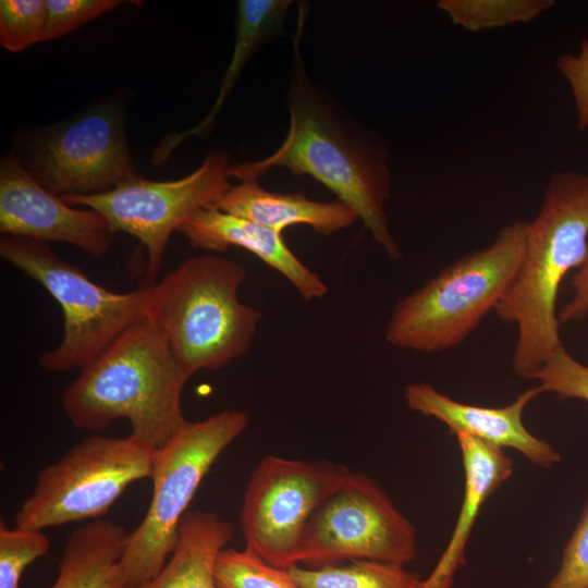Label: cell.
<instances>
[{
    "instance_id": "29",
    "label": "cell",
    "mask_w": 588,
    "mask_h": 588,
    "mask_svg": "<svg viewBox=\"0 0 588 588\" xmlns=\"http://www.w3.org/2000/svg\"><path fill=\"white\" fill-rule=\"evenodd\" d=\"M555 66L569 84L577 112V126L583 131L588 127V40L581 39L576 54H560Z\"/></svg>"
},
{
    "instance_id": "11",
    "label": "cell",
    "mask_w": 588,
    "mask_h": 588,
    "mask_svg": "<svg viewBox=\"0 0 588 588\" xmlns=\"http://www.w3.org/2000/svg\"><path fill=\"white\" fill-rule=\"evenodd\" d=\"M352 471L330 461L290 460L268 455L247 483L240 525L245 547L271 565H297L305 525L316 507Z\"/></svg>"
},
{
    "instance_id": "4",
    "label": "cell",
    "mask_w": 588,
    "mask_h": 588,
    "mask_svg": "<svg viewBox=\"0 0 588 588\" xmlns=\"http://www.w3.org/2000/svg\"><path fill=\"white\" fill-rule=\"evenodd\" d=\"M246 278L238 262L204 255L150 285L146 318L186 377L219 370L250 348L262 314L238 298Z\"/></svg>"
},
{
    "instance_id": "27",
    "label": "cell",
    "mask_w": 588,
    "mask_h": 588,
    "mask_svg": "<svg viewBox=\"0 0 588 588\" xmlns=\"http://www.w3.org/2000/svg\"><path fill=\"white\" fill-rule=\"evenodd\" d=\"M543 588H588V494L560 566Z\"/></svg>"
},
{
    "instance_id": "14",
    "label": "cell",
    "mask_w": 588,
    "mask_h": 588,
    "mask_svg": "<svg viewBox=\"0 0 588 588\" xmlns=\"http://www.w3.org/2000/svg\"><path fill=\"white\" fill-rule=\"evenodd\" d=\"M541 393L536 385L506 406L488 407L455 401L429 383L414 382L405 387L404 399L411 409L445 424L451 434L464 433L502 450L514 449L536 466L549 469L561 462V454L523 421L526 406Z\"/></svg>"
},
{
    "instance_id": "25",
    "label": "cell",
    "mask_w": 588,
    "mask_h": 588,
    "mask_svg": "<svg viewBox=\"0 0 588 588\" xmlns=\"http://www.w3.org/2000/svg\"><path fill=\"white\" fill-rule=\"evenodd\" d=\"M46 22V0H1V46L9 51L19 52L44 41Z\"/></svg>"
},
{
    "instance_id": "30",
    "label": "cell",
    "mask_w": 588,
    "mask_h": 588,
    "mask_svg": "<svg viewBox=\"0 0 588 588\" xmlns=\"http://www.w3.org/2000/svg\"><path fill=\"white\" fill-rule=\"evenodd\" d=\"M574 297L559 311V321H581L588 315V256L572 279Z\"/></svg>"
},
{
    "instance_id": "23",
    "label": "cell",
    "mask_w": 588,
    "mask_h": 588,
    "mask_svg": "<svg viewBox=\"0 0 588 588\" xmlns=\"http://www.w3.org/2000/svg\"><path fill=\"white\" fill-rule=\"evenodd\" d=\"M217 588H299L287 569L269 564L248 548H224L215 564Z\"/></svg>"
},
{
    "instance_id": "28",
    "label": "cell",
    "mask_w": 588,
    "mask_h": 588,
    "mask_svg": "<svg viewBox=\"0 0 588 588\" xmlns=\"http://www.w3.org/2000/svg\"><path fill=\"white\" fill-rule=\"evenodd\" d=\"M124 3L120 0H46L47 22L44 41L60 38L84 23Z\"/></svg>"
},
{
    "instance_id": "3",
    "label": "cell",
    "mask_w": 588,
    "mask_h": 588,
    "mask_svg": "<svg viewBox=\"0 0 588 588\" xmlns=\"http://www.w3.org/2000/svg\"><path fill=\"white\" fill-rule=\"evenodd\" d=\"M588 256V174L555 172L541 207L528 222L523 260L509 290L495 307L500 320L515 323L518 338L512 369L531 379L563 344L556 299L566 273Z\"/></svg>"
},
{
    "instance_id": "16",
    "label": "cell",
    "mask_w": 588,
    "mask_h": 588,
    "mask_svg": "<svg viewBox=\"0 0 588 588\" xmlns=\"http://www.w3.org/2000/svg\"><path fill=\"white\" fill-rule=\"evenodd\" d=\"M464 470V495L453 534L421 588H451L465 563V549L487 500L513 475V462L500 448L470 436H455Z\"/></svg>"
},
{
    "instance_id": "9",
    "label": "cell",
    "mask_w": 588,
    "mask_h": 588,
    "mask_svg": "<svg viewBox=\"0 0 588 588\" xmlns=\"http://www.w3.org/2000/svg\"><path fill=\"white\" fill-rule=\"evenodd\" d=\"M416 558L415 526L373 478L352 471L308 518L297 565L371 560L404 566Z\"/></svg>"
},
{
    "instance_id": "12",
    "label": "cell",
    "mask_w": 588,
    "mask_h": 588,
    "mask_svg": "<svg viewBox=\"0 0 588 588\" xmlns=\"http://www.w3.org/2000/svg\"><path fill=\"white\" fill-rule=\"evenodd\" d=\"M21 160L60 197L102 194L137 175L123 119L109 106L49 127L27 144Z\"/></svg>"
},
{
    "instance_id": "17",
    "label": "cell",
    "mask_w": 588,
    "mask_h": 588,
    "mask_svg": "<svg viewBox=\"0 0 588 588\" xmlns=\"http://www.w3.org/2000/svg\"><path fill=\"white\" fill-rule=\"evenodd\" d=\"M213 208L267 226L282 234L291 225L305 224L330 235L353 224L358 216L340 200L322 203L303 194L269 192L258 180L231 185Z\"/></svg>"
},
{
    "instance_id": "18",
    "label": "cell",
    "mask_w": 588,
    "mask_h": 588,
    "mask_svg": "<svg viewBox=\"0 0 588 588\" xmlns=\"http://www.w3.org/2000/svg\"><path fill=\"white\" fill-rule=\"evenodd\" d=\"M128 534L110 519H94L69 536L50 588H126L121 560Z\"/></svg>"
},
{
    "instance_id": "8",
    "label": "cell",
    "mask_w": 588,
    "mask_h": 588,
    "mask_svg": "<svg viewBox=\"0 0 588 588\" xmlns=\"http://www.w3.org/2000/svg\"><path fill=\"white\" fill-rule=\"evenodd\" d=\"M154 451L132 437L91 436L37 475L14 515L16 527L44 530L99 519L133 482L149 478Z\"/></svg>"
},
{
    "instance_id": "21",
    "label": "cell",
    "mask_w": 588,
    "mask_h": 588,
    "mask_svg": "<svg viewBox=\"0 0 588 588\" xmlns=\"http://www.w3.org/2000/svg\"><path fill=\"white\" fill-rule=\"evenodd\" d=\"M289 573L299 588H421L418 573L404 566L354 560L321 567L294 565Z\"/></svg>"
},
{
    "instance_id": "1",
    "label": "cell",
    "mask_w": 588,
    "mask_h": 588,
    "mask_svg": "<svg viewBox=\"0 0 588 588\" xmlns=\"http://www.w3.org/2000/svg\"><path fill=\"white\" fill-rule=\"evenodd\" d=\"M304 11L294 37L290 89V125L283 143L266 159L229 167V176L258 180L272 168L295 176L310 175L350 206L392 260L402 250L388 226L385 201L391 177L385 145L346 117L308 76L301 53Z\"/></svg>"
},
{
    "instance_id": "24",
    "label": "cell",
    "mask_w": 588,
    "mask_h": 588,
    "mask_svg": "<svg viewBox=\"0 0 588 588\" xmlns=\"http://www.w3.org/2000/svg\"><path fill=\"white\" fill-rule=\"evenodd\" d=\"M50 549L42 530L0 526V588H20L25 568Z\"/></svg>"
},
{
    "instance_id": "26",
    "label": "cell",
    "mask_w": 588,
    "mask_h": 588,
    "mask_svg": "<svg viewBox=\"0 0 588 588\" xmlns=\"http://www.w3.org/2000/svg\"><path fill=\"white\" fill-rule=\"evenodd\" d=\"M531 379L540 381L542 392L561 399L588 401V366L575 359L562 345L537 370Z\"/></svg>"
},
{
    "instance_id": "22",
    "label": "cell",
    "mask_w": 588,
    "mask_h": 588,
    "mask_svg": "<svg viewBox=\"0 0 588 588\" xmlns=\"http://www.w3.org/2000/svg\"><path fill=\"white\" fill-rule=\"evenodd\" d=\"M553 0H440L437 7L468 32L528 23L554 5Z\"/></svg>"
},
{
    "instance_id": "13",
    "label": "cell",
    "mask_w": 588,
    "mask_h": 588,
    "mask_svg": "<svg viewBox=\"0 0 588 588\" xmlns=\"http://www.w3.org/2000/svg\"><path fill=\"white\" fill-rule=\"evenodd\" d=\"M0 231L7 236L74 245L94 258L107 254L113 232L94 209H78L40 185L15 151L0 162Z\"/></svg>"
},
{
    "instance_id": "5",
    "label": "cell",
    "mask_w": 588,
    "mask_h": 588,
    "mask_svg": "<svg viewBox=\"0 0 588 588\" xmlns=\"http://www.w3.org/2000/svg\"><path fill=\"white\" fill-rule=\"evenodd\" d=\"M528 222L515 220L494 241L442 269L394 306L387 342L420 353L449 350L463 342L495 309L523 260Z\"/></svg>"
},
{
    "instance_id": "19",
    "label": "cell",
    "mask_w": 588,
    "mask_h": 588,
    "mask_svg": "<svg viewBox=\"0 0 588 588\" xmlns=\"http://www.w3.org/2000/svg\"><path fill=\"white\" fill-rule=\"evenodd\" d=\"M233 535L232 525L218 514L187 511L170 561L152 579L130 588H217L216 560Z\"/></svg>"
},
{
    "instance_id": "7",
    "label": "cell",
    "mask_w": 588,
    "mask_h": 588,
    "mask_svg": "<svg viewBox=\"0 0 588 588\" xmlns=\"http://www.w3.org/2000/svg\"><path fill=\"white\" fill-rule=\"evenodd\" d=\"M248 424L245 412L226 409L189 421L167 445L155 451L149 477L151 500L140 524L128 534L121 560L126 588L149 581L163 568L200 482Z\"/></svg>"
},
{
    "instance_id": "15",
    "label": "cell",
    "mask_w": 588,
    "mask_h": 588,
    "mask_svg": "<svg viewBox=\"0 0 588 588\" xmlns=\"http://www.w3.org/2000/svg\"><path fill=\"white\" fill-rule=\"evenodd\" d=\"M192 247L223 252L244 248L284 277L306 302L321 299L328 286L318 273L302 262L285 244L282 234L217 208L200 209L179 229Z\"/></svg>"
},
{
    "instance_id": "20",
    "label": "cell",
    "mask_w": 588,
    "mask_h": 588,
    "mask_svg": "<svg viewBox=\"0 0 588 588\" xmlns=\"http://www.w3.org/2000/svg\"><path fill=\"white\" fill-rule=\"evenodd\" d=\"M290 4L289 0H241L237 2L235 42L218 96L208 114L195 126L183 131V138L200 135L210 127L253 54L265 42L283 32Z\"/></svg>"
},
{
    "instance_id": "10",
    "label": "cell",
    "mask_w": 588,
    "mask_h": 588,
    "mask_svg": "<svg viewBox=\"0 0 588 588\" xmlns=\"http://www.w3.org/2000/svg\"><path fill=\"white\" fill-rule=\"evenodd\" d=\"M228 170L229 155L210 151L196 170L179 180L136 175L102 194L62 198L100 212L113 233L136 237L147 252L146 284L152 285L171 234L198 210L215 207L231 186Z\"/></svg>"
},
{
    "instance_id": "2",
    "label": "cell",
    "mask_w": 588,
    "mask_h": 588,
    "mask_svg": "<svg viewBox=\"0 0 588 588\" xmlns=\"http://www.w3.org/2000/svg\"><path fill=\"white\" fill-rule=\"evenodd\" d=\"M188 380L145 317L79 370L63 391L62 407L75 428L93 432L127 419L130 437L155 452L189 422L181 404Z\"/></svg>"
},
{
    "instance_id": "6",
    "label": "cell",
    "mask_w": 588,
    "mask_h": 588,
    "mask_svg": "<svg viewBox=\"0 0 588 588\" xmlns=\"http://www.w3.org/2000/svg\"><path fill=\"white\" fill-rule=\"evenodd\" d=\"M0 256L44 286L62 309V341L38 358L48 371L84 369L146 317L150 285L127 293L109 291L42 241L4 235Z\"/></svg>"
}]
</instances>
